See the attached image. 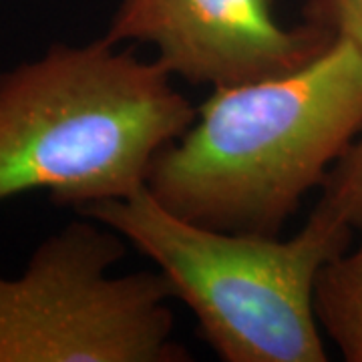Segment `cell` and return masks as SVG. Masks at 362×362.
<instances>
[{
  "label": "cell",
  "instance_id": "6da1fadb",
  "mask_svg": "<svg viewBox=\"0 0 362 362\" xmlns=\"http://www.w3.org/2000/svg\"><path fill=\"white\" fill-rule=\"evenodd\" d=\"M362 131V51L337 39L292 73L209 93L147 192L183 220L280 235Z\"/></svg>",
  "mask_w": 362,
  "mask_h": 362
},
{
  "label": "cell",
  "instance_id": "7a4b0ae2",
  "mask_svg": "<svg viewBox=\"0 0 362 362\" xmlns=\"http://www.w3.org/2000/svg\"><path fill=\"white\" fill-rule=\"evenodd\" d=\"M119 47L54 42L0 73V204L45 192L77 211L147 187L197 107L157 59Z\"/></svg>",
  "mask_w": 362,
  "mask_h": 362
},
{
  "label": "cell",
  "instance_id": "3957f363",
  "mask_svg": "<svg viewBox=\"0 0 362 362\" xmlns=\"http://www.w3.org/2000/svg\"><path fill=\"white\" fill-rule=\"evenodd\" d=\"M156 264L173 300L223 362H326L314 310L318 274L352 244L349 223L314 206L288 240L223 232L183 220L147 187L77 209Z\"/></svg>",
  "mask_w": 362,
  "mask_h": 362
},
{
  "label": "cell",
  "instance_id": "277c9868",
  "mask_svg": "<svg viewBox=\"0 0 362 362\" xmlns=\"http://www.w3.org/2000/svg\"><path fill=\"white\" fill-rule=\"evenodd\" d=\"M127 242L81 216L0 276V362H189L173 337L171 288L156 272L111 274Z\"/></svg>",
  "mask_w": 362,
  "mask_h": 362
},
{
  "label": "cell",
  "instance_id": "5b68a950",
  "mask_svg": "<svg viewBox=\"0 0 362 362\" xmlns=\"http://www.w3.org/2000/svg\"><path fill=\"white\" fill-rule=\"evenodd\" d=\"M103 39L145 42L173 78L220 89L292 73L337 37L282 25L272 0H121Z\"/></svg>",
  "mask_w": 362,
  "mask_h": 362
},
{
  "label": "cell",
  "instance_id": "8992f818",
  "mask_svg": "<svg viewBox=\"0 0 362 362\" xmlns=\"http://www.w3.org/2000/svg\"><path fill=\"white\" fill-rule=\"evenodd\" d=\"M349 246L324 266L314 288V310L328 338L349 362H362V230Z\"/></svg>",
  "mask_w": 362,
  "mask_h": 362
},
{
  "label": "cell",
  "instance_id": "52a82bcc",
  "mask_svg": "<svg viewBox=\"0 0 362 362\" xmlns=\"http://www.w3.org/2000/svg\"><path fill=\"white\" fill-rule=\"evenodd\" d=\"M320 189L316 206L349 223L354 232L362 230V139L352 143Z\"/></svg>",
  "mask_w": 362,
  "mask_h": 362
},
{
  "label": "cell",
  "instance_id": "ba28073f",
  "mask_svg": "<svg viewBox=\"0 0 362 362\" xmlns=\"http://www.w3.org/2000/svg\"><path fill=\"white\" fill-rule=\"evenodd\" d=\"M302 16L362 51V0H304Z\"/></svg>",
  "mask_w": 362,
  "mask_h": 362
}]
</instances>
